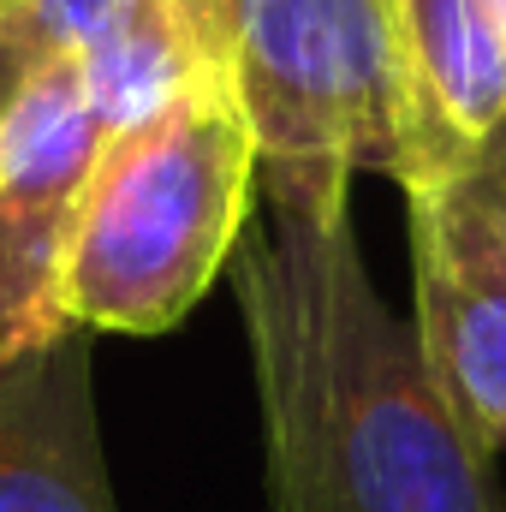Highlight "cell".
Listing matches in <instances>:
<instances>
[{
	"label": "cell",
	"instance_id": "obj_11",
	"mask_svg": "<svg viewBox=\"0 0 506 512\" xmlns=\"http://www.w3.org/2000/svg\"><path fill=\"white\" fill-rule=\"evenodd\" d=\"M465 179L477 185V197H483V209H489L495 233L506 239V114H501V126L483 137V149H477V161H471V173H465Z\"/></svg>",
	"mask_w": 506,
	"mask_h": 512
},
{
	"label": "cell",
	"instance_id": "obj_12",
	"mask_svg": "<svg viewBox=\"0 0 506 512\" xmlns=\"http://www.w3.org/2000/svg\"><path fill=\"white\" fill-rule=\"evenodd\" d=\"M483 6H489V18L501 24V36H506V0H483Z\"/></svg>",
	"mask_w": 506,
	"mask_h": 512
},
{
	"label": "cell",
	"instance_id": "obj_1",
	"mask_svg": "<svg viewBox=\"0 0 506 512\" xmlns=\"http://www.w3.org/2000/svg\"><path fill=\"white\" fill-rule=\"evenodd\" d=\"M233 262L268 512H506L495 453L381 304L346 209H268Z\"/></svg>",
	"mask_w": 506,
	"mask_h": 512
},
{
	"label": "cell",
	"instance_id": "obj_3",
	"mask_svg": "<svg viewBox=\"0 0 506 512\" xmlns=\"http://www.w3.org/2000/svg\"><path fill=\"white\" fill-rule=\"evenodd\" d=\"M233 96L268 209H346L352 173L405 185V78L387 0H251Z\"/></svg>",
	"mask_w": 506,
	"mask_h": 512
},
{
	"label": "cell",
	"instance_id": "obj_2",
	"mask_svg": "<svg viewBox=\"0 0 506 512\" xmlns=\"http://www.w3.org/2000/svg\"><path fill=\"white\" fill-rule=\"evenodd\" d=\"M251 191L256 137L227 78H197L114 126L66 256V322L84 334L179 328L239 251Z\"/></svg>",
	"mask_w": 506,
	"mask_h": 512
},
{
	"label": "cell",
	"instance_id": "obj_7",
	"mask_svg": "<svg viewBox=\"0 0 506 512\" xmlns=\"http://www.w3.org/2000/svg\"><path fill=\"white\" fill-rule=\"evenodd\" d=\"M84 328L0 370V512H120Z\"/></svg>",
	"mask_w": 506,
	"mask_h": 512
},
{
	"label": "cell",
	"instance_id": "obj_5",
	"mask_svg": "<svg viewBox=\"0 0 506 512\" xmlns=\"http://www.w3.org/2000/svg\"><path fill=\"white\" fill-rule=\"evenodd\" d=\"M417 346L459 423L506 453V239L471 179L411 197Z\"/></svg>",
	"mask_w": 506,
	"mask_h": 512
},
{
	"label": "cell",
	"instance_id": "obj_8",
	"mask_svg": "<svg viewBox=\"0 0 506 512\" xmlns=\"http://www.w3.org/2000/svg\"><path fill=\"white\" fill-rule=\"evenodd\" d=\"M24 12L48 48L78 60L108 131L155 114L197 78H215L197 60L173 0H24Z\"/></svg>",
	"mask_w": 506,
	"mask_h": 512
},
{
	"label": "cell",
	"instance_id": "obj_10",
	"mask_svg": "<svg viewBox=\"0 0 506 512\" xmlns=\"http://www.w3.org/2000/svg\"><path fill=\"white\" fill-rule=\"evenodd\" d=\"M48 36L36 30V18L24 12V0H0V114L18 102V90L30 84V72L48 60Z\"/></svg>",
	"mask_w": 506,
	"mask_h": 512
},
{
	"label": "cell",
	"instance_id": "obj_6",
	"mask_svg": "<svg viewBox=\"0 0 506 512\" xmlns=\"http://www.w3.org/2000/svg\"><path fill=\"white\" fill-rule=\"evenodd\" d=\"M405 78V197L465 179L506 114V36L483 0H387Z\"/></svg>",
	"mask_w": 506,
	"mask_h": 512
},
{
	"label": "cell",
	"instance_id": "obj_9",
	"mask_svg": "<svg viewBox=\"0 0 506 512\" xmlns=\"http://www.w3.org/2000/svg\"><path fill=\"white\" fill-rule=\"evenodd\" d=\"M185 18V36L197 48V60L233 84V54H239V30H245V6L251 0H173Z\"/></svg>",
	"mask_w": 506,
	"mask_h": 512
},
{
	"label": "cell",
	"instance_id": "obj_4",
	"mask_svg": "<svg viewBox=\"0 0 506 512\" xmlns=\"http://www.w3.org/2000/svg\"><path fill=\"white\" fill-rule=\"evenodd\" d=\"M108 120L66 48H54L0 114V370L54 346L66 322V256Z\"/></svg>",
	"mask_w": 506,
	"mask_h": 512
}]
</instances>
